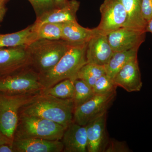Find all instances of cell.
Masks as SVG:
<instances>
[{"label":"cell","mask_w":152,"mask_h":152,"mask_svg":"<svg viewBox=\"0 0 152 152\" xmlns=\"http://www.w3.org/2000/svg\"><path fill=\"white\" fill-rule=\"evenodd\" d=\"M73 99H61L41 92L19 112V116H31L55 122L66 128L73 121Z\"/></svg>","instance_id":"obj_1"},{"label":"cell","mask_w":152,"mask_h":152,"mask_svg":"<svg viewBox=\"0 0 152 152\" xmlns=\"http://www.w3.org/2000/svg\"><path fill=\"white\" fill-rule=\"evenodd\" d=\"M71 45L66 53L49 70L39 74V80L44 89H47L66 79H77L79 71L87 64V44Z\"/></svg>","instance_id":"obj_2"},{"label":"cell","mask_w":152,"mask_h":152,"mask_svg":"<svg viewBox=\"0 0 152 152\" xmlns=\"http://www.w3.org/2000/svg\"><path fill=\"white\" fill-rule=\"evenodd\" d=\"M71 44L63 40L39 39L27 46L30 66L38 74L51 69L69 48Z\"/></svg>","instance_id":"obj_3"},{"label":"cell","mask_w":152,"mask_h":152,"mask_svg":"<svg viewBox=\"0 0 152 152\" xmlns=\"http://www.w3.org/2000/svg\"><path fill=\"white\" fill-rule=\"evenodd\" d=\"M66 128L50 120L31 116H19L14 140L38 138L61 140Z\"/></svg>","instance_id":"obj_4"},{"label":"cell","mask_w":152,"mask_h":152,"mask_svg":"<svg viewBox=\"0 0 152 152\" xmlns=\"http://www.w3.org/2000/svg\"><path fill=\"white\" fill-rule=\"evenodd\" d=\"M41 92L12 94L0 92V130L13 141L20 110Z\"/></svg>","instance_id":"obj_5"},{"label":"cell","mask_w":152,"mask_h":152,"mask_svg":"<svg viewBox=\"0 0 152 152\" xmlns=\"http://www.w3.org/2000/svg\"><path fill=\"white\" fill-rule=\"evenodd\" d=\"M44 89L39 74L30 66L10 75L0 77V92L8 94H26Z\"/></svg>","instance_id":"obj_6"},{"label":"cell","mask_w":152,"mask_h":152,"mask_svg":"<svg viewBox=\"0 0 152 152\" xmlns=\"http://www.w3.org/2000/svg\"><path fill=\"white\" fill-rule=\"evenodd\" d=\"M115 96L116 91L105 94L95 95L75 109L73 121L81 126H86L92 120L107 113Z\"/></svg>","instance_id":"obj_7"},{"label":"cell","mask_w":152,"mask_h":152,"mask_svg":"<svg viewBox=\"0 0 152 152\" xmlns=\"http://www.w3.org/2000/svg\"><path fill=\"white\" fill-rule=\"evenodd\" d=\"M100 22L96 27L100 33L107 35L124 27L126 13L121 0H104L100 7Z\"/></svg>","instance_id":"obj_8"},{"label":"cell","mask_w":152,"mask_h":152,"mask_svg":"<svg viewBox=\"0 0 152 152\" xmlns=\"http://www.w3.org/2000/svg\"><path fill=\"white\" fill-rule=\"evenodd\" d=\"M30 65L26 45L0 48V77L13 73Z\"/></svg>","instance_id":"obj_9"},{"label":"cell","mask_w":152,"mask_h":152,"mask_svg":"<svg viewBox=\"0 0 152 152\" xmlns=\"http://www.w3.org/2000/svg\"><path fill=\"white\" fill-rule=\"evenodd\" d=\"M146 33L122 27L107 35L113 52L140 48L145 40Z\"/></svg>","instance_id":"obj_10"},{"label":"cell","mask_w":152,"mask_h":152,"mask_svg":"<svg viewBox=\"0 0 152 152\" xmlns=\"http://www.w3.org/2000/svg\"><path fill=\"white\" fill-rule=\"evenodd\" d=\"M113 51L107 36L98 31L87 44L86 57L88 63L104 66L110 59Z\"/></svg>","instance_id":"obj_11"},{"label":"cell","mask_w":152,"mask_h":152,"mask_svg":"<svg viewBox=\"0 0 152 152\" xmlns=\"http://www.w3.org/2000/svg\"><path fill=\"white\" fill-rule=\"evenodd\" d=\"M107 113L89 122L86 128L88 152H104L109 140L106 130Z\"/></svg>","instance_id":"obj_12"},{"label":"cell","mask_w":152,"mask_h":152,"mask_svg":"<svg viewBox=\"0 0 152 152\" xmlns=\"http://www.w3.org/2000/svg\"><path fill=\"white\" fill-rule=\"evenodd\" d=\"M113 80L117 87L122 88L128 92L140 91L142 82L137 57L126 64L116 74Z\"/></svg>","instance_id":"obj_13"},{"label":"cell","mask_w":152,"mask_h":152,"mask_svg":"<svg viewBox=\"0 0 152 152\" xmlns=\"http://www.w3.org/2000/svg\"><path fill=\"white\" fill-rule=\"evenodd\" d=\"M64 152H88L86 128L73 121L66 128L61 140Z\"/></svg>","instance_id":"obj_14"},{"label":"cell","mask_w":152,"mask_h":152,"mask_svg":"<svg viewBox=\"0 0 152 152\" xmlns=\"http://www.w3.org/2000/svg\"><path fill=\"white\" fill-rule=\"evenodd\" d=\"M15 152H61L64 145L61 140H50L38 138L14 140Z\"/></svg>","instance_id":"obj_15"},{"label":"cell","mask_w":152,"mask_h":152,"mask_svg":"<svg viewBox=\"0 0 152 152\" xmlns=\"http://www.w3.org/2000/svg\"><path fill=\"white\" fill-rule=\"evenodd\" d=\"M80 3L77 0L68 1L61 7L55 8L37 18L34 24L36 26L47 23H64L77 21L76 14L80 7Z\"/></svg>","instance_id":"obj_16"},{"label":"cell","mask_w":152,"mask_h":152,"mask_svg":"<svg viewBox=\"0 0 152 152\" xmlns=\"http://www.w3.org/2000/svg\"><path fill=\"white\" fill-rule=\"evenodd\" d=\"M97 32L96 28L83 27L77 21L66 22L63 23L61 39L71 45L87 43Z\"/></svg>","instance_id":"obj_17"},{"label":"cell","mask_w":152,"mask_h":152,"mask_svg":"<svg viewBox=\"0 0 152 152\" xmlns=\"http://www.w3.org/2000/svg\"><path fill=\"white\" fill-rule=\"evenodd\" d=\"M121 1L126 13V20L123 27L145 32L146 22L142 13V0H121Z\"/></svg>","instance_id":"obj_18"},{"label":"cell","mask_w":152,"mask_h":152,"mask_svg":"<svg viewBox=\"0 0 152 152\" xmlns=\"http://www.w3.org/2000/svg\"><path fill=\"white\" fill-rule=\"evenodd\" d=\"M35 41V31L32 24L16 32L0 34V48L27 46Z\"/></svg>","instance_id":"obj_19"},{"label":"cell","mask_w":152,"mask_h":152,"mask_svg":"<svg viewBox=\"0 0 152 152\" xmlns=\"http://www.w3.org/2000/svg\"><path fill=\"white\" fill-rule=\"evenodd\" d=\"M139 48L114 52L110 59L104 66L106 74L113 80L116 74L128 62L137 57Z\"/></svg>","instance_id":"obj_20"},{"label":"cell","mask_w":152,"mask_h":152,"mask_svg":"<svg viewBox=\"0 0 152 152\" xmlns=\"http://www.w3.org/2000/svg\"><path fill=\"white\" fill-rule=\"evenodd\" d=\"M63 25V23H47L36 26L33 24L35 41L61 39Z\"/></svg>","instance_id":"obj_21"},{"label":"cell","mask_w":152,"mask_h":152,"mask_svg":"<svg viewBox=\"0 0 152 152\" xmlns=\"http://www.w3.org/2000/svg\"><path fill=\"white\" fill-rule=\"evenodd\" d=\"M42 92L59 99H73L75 94L73 81L71 79L63 80L47 89L43 90Z\"/></svg>","instance_id":"obj_22"},{"label":"cell","mask_w":152,"mask_h":152,"mask_svg":"<svg viewBox=\"0 0 152 152\" xmlns=\"http://www.w3.org/2000/svg\"><path fill=\"white\" fill-rule=\"evenodd\" d=\"M104 74L106 72L104 66L87 63L79 71L77 79L84 81L93 88L96 81Z\"/></svg>","instance_id":"obj_23"},{"label":"cell","mask_w":152,"mask_h":152,"mask_svg":"<svg viewBox=\"0 0 152 152\" xmlns=\"http://www.w3.org/2000/svg\"><path fill=\"white\" fill-rule=\"evenodd\" d=\"M73 82L75 94L73 99L76 108L92 98L95 94L92 88L83 80L77 79Z\"/></svg>","instance_id":"obj_24"},{"label":"cell","mask_w":152,"mask_h":152,"mask_svg":"<svg viewBox=\"0 0 152 152\" xmlns=\"http://www.w3.org/2000/svg\"><path fill=\"white\" fill-rule=\"evenodd\" d=\"M116 88L113 80L104 74L96 81L93 89L95 95H102L116 91Z\"/></svg>","instance_id":"obj_25"},{"label":"cell","mask_w":152,"mask_h":152,"mask_svg":"<svg viewBox=\"0 0 152 152\" xmlns=\"http://www.w3.org/2000/svg\"><path fill=\"white\" fill-rule=\"evenodd\" d=\"M32 6L37 18L55 8L53 0H28Z\"/></svg>","instance_id":"obj_26"},{"label":"cell","mask_w":152,"mask_h":152,"mask_svg":"<svg viewBox=\"0 0 152 152\" xmlns=\"http://www.w3.org/2000/svg\"><path fill=\"white\" fill-rule=\"evenodd\" d=\"M129 148L124 142H119L115 140H109L105 152H129Z\"/></svg>","instance_id":"obj_27"},{"label":"cell","mask_w":152,"mask_h":152,"mask_svg":"<svg viewBox=\"0 0 152 152\" xmlns=\"http://www.w3.org/2000/svg\"><path fill=\"white\" fill-rule=\"evenodd\" d=\"M142 13L146 23L152 19V0H142Z\"/></svg>","instance_id":"obj_28"},{"label":"cell","mask_w":152,"mask_h":152,"mask_svg":"<svg viewBox=\"0 0 152 152\" xmlns=\"http://www.w3.org/2000/svg\"><path fill=\"white\" fill-rule=\"evenodd\" d=\"M0 152H15L12 144H3L0 145Z\"/></svg>","instance_id":"obj_29"},{"label":"cell","mask_w":152,"mask_h":152,"mask_svg":"<svg viewBox=\"0 0 152 152\" xmlns=\"http://www.w3.org/2000/svg\"><path fill=\"white\" fill-rule=\"evenodd\" d=\"M13 141L6 137L0 130V145L3 144H12Z\"/></svg>","instance_id":"obj_30"},{"label":"cell","mask_w":152,"mask_h":152,"mask_svg":"<svg viewBox=\"0 0 152 152\" xmlns=\"http://www.w3.org/2000/svg\"><path fill=\"white\" fill-rule=\"evenodd\" d=\"M56 8L61 7L65 5L67 3L68 0H53Z\"/></svg>","instance_id":"obj_31"},{"label":"cell","mask_w":152,"mask_h":152,"mask_svg":"<svg viewBox=\"0 0 152 152\" xmlns=\"http://www.w3.org/2000/svg\"><path fill=\"white\" fill-rule=\"evenodd\" d=\"M6 12V9L5 6L2 5L0 4V23L2 22Z\"/></svg>","instance_id":"obj_32"},{"label":"cell","mask_w":152,"mask_h":152,"mask_svg":"<svg viewBox=\"0 0 152 152\" xmlns=\"http://www.w3.org/2000/svg\"><path fill=\"white\" fill-rule=\"evenodd\" d=\"M146 32L151 33L152 34V19L146 23L145 27Z\"/></svg>","instance_id":"obj_33"},{"label":"cell","mask_w":152,"mask_h":152,"mask_svg":"<svg viewBox=\"0 0 152 152\" xmlns=\"http://www.w3.org/2000/svg\"><path fill=\"white\" fill-rule=\"evenodd\" d=\"M8 0H0V4L4 6L5 4Z\"/></svg>","instance_id":"obj_34"}]
</instances>
